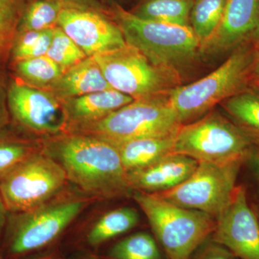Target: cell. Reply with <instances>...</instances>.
<instances>
[{
    "mask_svg": "<svg viewBox=\"0 0 259 259\" xmlns=\"http://www.w3.org/2000/svg\"><path fill=\"white\" fill-rule=\"evenodd\" d=\"M57 26L88 57L126 46L118 25L108 14L102 12L64 7L59 15Z\"/></svg>",
    "mask_w": 259,
    "mask_h": 259,
    "instance_id": "13",
    "label": "cell"
},
{
    "mask_svg": "<svg viewBox=\"0 0 259 259\" xmlns=\"http://www.w3.org/2000/svg\"><path fill=\"white\" fill-rule=\"evenodd\" d=\"M66 8L77 9L95 10L108 14L109 9L103 6L98 0H60ZM109 15V14H108Z\"/></svg>",
    "mask_w": 259,
    "mask_h": 259,
    "instance_id": "32",
    "label": "cell"
},
{
    "mask_svg": "<svg viewBox=\"0 0 259 259\" xmlns=\"http://www.w3.org/2000/svg\"><path fill=\"white\" fill-rule=\"evenodd\" d=\"M44 259H52V258H44Z\"/></svg>",
    "mask_w": 259,
    "mask_h": 259,
    "instance_id": "41",
    "label": "cell"
},
{
    "mask_svg": "<svg viewBox=\"0 0 259 259\" xmlns=\"http://www.w3.org/2000/svg\"><path fill=\"white\" fill-rule=\"evenodd\" d=\"M32 152L28 143L13 136L10 127L0 133V177Z\"/></svg>",
    "mask_w": 259,
    "mask_h": 259,
    "instance_id": "29",
    "label": "cell"
},
{
    "mask_svg": "<svg viewBox=\"0 0 259 259\" xmlns=\"http://www.w3.org/2000/svg\"><path fill=\"white\" fill-rule=\"evenodd\" d=\"M175 135L143 138L115 145L126 172L138 171L173 153Z\"/></svg>",
    "mask_w": 259,
    "mask_h": 259,
    "instance_id": "18",
    "label": "cell"
},
{
    "mask_svg": "<svg viewBox=\"0 0 259 259\" xmlns=\"http://www.w3.org/2000/svg\"><path fill=\"white\" fill-rule=\"evenodd\" d=\"M112 89L93 56H89L65 71L48 90L61 101Z\"/></svg>",
    "mask_w": 259,
    "mask_h": 259,
    "instance_id": "17",
    "label": "cell"
},
{
    "mask_svg": "<svg viewBox=\"0 0 259 259\" xmlns=\"http://www.w3.org/2000/svg\"><path fill=\"white\" fill-rule=\"evenodd\" d=\"M8 214L9 212L5 207L3 199L0 197V243L3 240V236H4L5 228H6L7 222H8Z\"/></svg>",
    "mask_w": 259,
    "mask_h": 259,
    "instance_id": "33",
    "label": "cell"
},
{
    "mask_svg": "<svg viewBox=\"0 0 259 259\" xmlns=\"http://www.w3.org/2000/svg\"><path fill=\"white\" fill-rule=\"evenodd\" d=\"M109 16L118 25L126 44L137 49L152 64L181 76L201 55L200 44L191 27L148 21L119 5L109 8Z\"/></svg>",
    "mask_w": 259,
    "mask_h": 259,
    "instance_id": "2",
    "label": "cell"
},
{
    "mask_svg": "<svg viewBox=\"0 0 259 259\" xmlns=\"http://www.w3.org/2000/svg\"><path fill=\"white\" fill-rule=\"evenodd\" d=\"M169 93L134 100L102 120L83 126V131L114 145L173 136L182 125L170 102Z\"/></svg>",
    "mask_w": 259,
    "mask_h": 259,
    "instance_id": "6",
    "label": "cell"
},
{
    "mask_svg": "<svg viewBox=\"0 0 259 259\" xmlns=\"http://www.w3.org/2000/svg\"><path fill=\"white\" fill-rule=\"evenodd\" d=\"M256 91H258L259 93V83H257V88H256Z\"/></svg>",
    "mask_w": 259,
    "mask_h": 259,
    "instance_id": "40",
    "label": "cell"
},
{
    "mask_svg": "<svg viewBox=\"0 0 259 259\" xmlns=\"http://www.w3.org/2000/svg\"><path fill=\"white\" fill-rule=\"evenodd\" d=\"M0 259H7L6 258H5V257L4 256V255H3V254H2L1 252H0Z\"/></svg>",
    "mask_w": 259,
    "mask_h": 259,
    "instance_id": "38",
    "label": "cell"
},
{
    "mask_svg": "<svg viewBox=\"0 0 259 259\" xmlns=\"http://www.w3.org/2000/svg\"><path fill=\"white\" fill-rule=\"evenodd\" d=\"M198 251L194 253L190 259H234L235 257L227 248L212 241L201 245Z\"/></svg>",
    "mask_w": 259,
    "mask_h": 259,
    "instance_id": "31",
    "label": "cell"
},
{
    "mask_svg": "<svg viewBox=\"0 0 259 259\" xmlns=\"http://www.w3.org/2000/svg\"><path fill=\"white\" fill-rule=\"evenodd\" d=\"M8 107L16 125L34 132L56 134L67 118L62 102L51 92L18 80L10 81Z\"/></svg>",
    "mask_w": 259,
    "mask_h": 259,
    "instance_id": "11",
    "label": "cell"
},
{
    "mask_svg": "<svg viewBox=\"0 0 259 259\" xmlns=\"http://www.w3.org/2000/svg\"><path fill=\"white\" fill-rule=\"evenodd\" d=\"M252 161L255 168V175L259 182V148L254 153H252Z\"/></svg>",
    "mask_w": 259,
    "mask_h": 259,
    "instance_id": "35",
    "label": "cell"
},
{
    "mask_svg": "<svg viewBox=\"0 0 259 259\" xmlns=\"http://www.w3.org/2000/svg\"><path fill=\"white\" fill-rule=\"evenodd\" d=\"M67 178L90 193L122 197L133 191L115 145L93 136H74L58 144Z\"/></svg>",
    "mask_w": 259,
    "mask_h": 259,
    "instance_id": "1",
    "label": "cell"
},
{
    "mask_svg": "<svg viewBox=\"0 0 259 259\" xmlns=\"http://www.w3.org/2000/svg\"><path fill=\"white\" fill-rule=\"evenodd\" d=\"M18 81L32 87L47 90L64 74L60 66L47 56L32 58L12 63Z\"/></svg>",
    "mask_w": 259,
    "mask_h": 259,
    "instance_id": "21",
    "label": "cell"
},
{
    "mask_svg": "<svg viewBox=\"0 0 259 259\" xmlns=\"http://www.w3.org/2000/svg\"><path fill=\"white\" fill-rule=\"evenodd\" d=\"M251 79L256 83H259V51H256L254 62L252 66Z\"/></svg>",
    "mask_w": 259,
    "mask_h": 259,
    "instance_id": "34",
    "label": "cell"
},
{
    "mask_svg": "<svg viewBox=\"0 0 259 259\" xmlns=\"http://www.w3.org/2000/svg\"><path fill=\"white\" fill-rule=\"evenodd\" d=\"M111 259H161L157 243L147 233H137L117 242L107 253Z\"/></svg>",
    "mask_w": 259,
    "mask_h": 259,
    "instance_id": "27",
    "label": "cell"
},
{
    "mask_svg": "<svg viewBox=\"0 0 259 259\" xmlns=\"http://www.w3.org/2000/svg\"><path fill=\"white\" fill-rule=\"evenodd\" d=\"M28 0H0V66L10 60L12 48Z\"/></svg>",
    "mask_w": 259,
    "mask_h": 259,
    "instance_id": "24",
    "label": "cell"
},
{
    "mask_svg": "<svg viewBox=\"0 0 259 259\" xmlns=\"http://www.w3.org/2000/svg\"><path fill=\"white\" fill-rule=\"evenodd\" d=\"M233 122L259 142V93L247 89L221 103Z\"/></svg>",
    "mask_w": 259,
    "mask_h": 259,
    "instance_id": "20",
    "label": "cell"
},
{
    "mask_svg": "<svg viewBox=\"0 0 259 259\" xmlns=\"http://www.w3.org/2000/svg\"><path fill=\"white\" fill-rule=\"evenodd\" d=\"M255 141L239 126L218 111L182 125L175 138L173 153L198 162L223 163L247 158Z\"/></svg>",
    "mask_w": 259,
    "mask_h": 259,
    "instance_id": "5",
    "label": "cell"
},
{
    "mask_svg": "<svg viewBox=\"0 0 259 259\" xmlns=\"http://www.w3.org/2000/svg\"><path fill=\"white\" fill-rule=\"evenodd\" d=\"M93 57L110 87L134 100L168 94L182 85L180 74L152 64L127 44Z\"/></svg>",
    "mask_w": 259,
    "mask_h": 259,
    "instance_id": "8",
    "label": "cell"
},
{
    "mask_svg": "<svg viewBox=\"0 0 259 259\" xmlns=\"http://www.w3.org/2000/svg\"><path fill=\"white\" fill-rule=\"evenodd\" d=\"M245 158L223 163L199 162L187 180L174 188L154 194L180 207L218 218L231 202Z\"/></svg>",
    "mask_w": 259,
    "mask_h": 259,
    "instance_id": "10",
    "label": "cell"
},
{
    "mask_svg": "<svg viewBox=\"0 0 259 259\" xmlns=\"http://www.w3.org/2000/svg\"><path fill=\"white\" fill-rule=\"evenodd\" d=\"M250 41L254 47L255 50L259 51V20L256 28H255V31L253 32L251 38H250Z\"/></svg>",
    "mask_w": 259,
    "mask_h": 259,
    "instance_id": "36",
    "label": "cell"
},
{
    "mask_svg": "<svg viewBox=\"0 0 259 259\" xmlns=\"http://www.w3.org/2000/svg\"><path fill=\"white\" fill-rule=\"evenodd\" d=\"M107 2H110L112 5H120V3L122 2L127 1V0H107Z\"/></svg>",
    "mask_w": 259,
    "mask_h": 259,
    "instance_id": "37",
    "label": "cell"
},
{
    "mask_svg": "<svg viewBox=\"0 0 259 259\" xmlns=\"http://www.w3.org/2000/svg\"><path fill=\"white\" fill-rule=\"evenodd\" d=\"M133 196L168 259H190L212 236L215 218L210 214L180 207L154 193L135 191Z\"/></svg>",
    "mask_w": 259,
    "mask_h": 259,
    "instance_id": "4",
    "label": "cell"
},
{
    "mask_svg": "<svg viewBox=\"0 0 259 259\" xmlns=\"http://www.w3.org/2000/svg\"><path fill=\"white\" fill-rule=\"evenodd\" d=\"M235 259V258H234Z\"/></svg>",
    "mask_w": 259,
    "mask_h": 259,
    "instance_id": "42",
    "label": "cell"
},
{
    "mask_svg": "<svg viewBox=\"0 0 259 259\" xmlns=\"http://www.w3.org/2000/svg\"><path fill=\"white\" fill-rule=\"evenodd\" d=\"M83 259H98V258H96V257L90 256V257H88V258H83Z\"/></svg>",
    "mask_w": 259,
    "mask_h": 259,
    "instance_id": "39",
    "label": "cell"
},
{
    "mask_svg": "<svg viewBox=\"0 0 259 259\" xmlns=\"http://www.w3.org/2000/svg\"><path fill=\"white\" fill-rule=\"evenodd\" d=\"M47 56L59 65L64 73L88 57L59 26L53 29L52 42Z\"/></svg>",
    "mask_w": 259,
    "mask_h": 259,
    "instance_id": "28",
    "label": "cell"
},
{
    "mask_svg": "<svg viewBox=\"0 0 259 259\" xmlns=\"http://www.w3.org/2000/svg\"><path fill=\"white\" fill-rule=\"evenodd\" d=\"M255 54L251 41L245 42L210 74L170 92V102L182 125L198 120L215 105L248 89Z\"/></svg>",
    "mask_w": 259,
    "mask_h": 259,
    "instance_id": "3",
    "label": "cell"
},
{
    "mask_svg": "<svg viewBox=\"0 0 259 259\" xmlns=\"http://www.w3.org/2000/svg\"><path fill=\"white\" fill-rule=\"evenodd\" d=\"M83 206L82 201L71 199L9 212L0 252L7 259H19L49 245L77 217Z\"/></svg>",
    "mask_w": 259,
    "mask_h": 259,
    "instance_id": "7",
    "label": "cell"
},
{
    "mask_svg": "<svg viewBox=\"0 0 259 259\" xmlns=\"http://www.w3.org/2000/svg\"><path fill=\"white\" fill-rule=\"evenodd\" d=\"M136 209L129 207L114 209L102 216L88 235L91 245H98L133 229L139 223Z\"/></svg>",
    "mask_w": 259,
    "mask_h": 259,
    "instance_id": "22",
    "label": "cell"
},
{
    "mask_svg": "<svg viewBox=\"0 0 259 259\" xmlns=\"http://www.w3.org/2000/svg\"><path fill=\"white\" fill-rule=\"evenodd\" d=\"M5 66H0V133L10 127L11 124L8 107V88L10 80L8 79Z\"/></svg>",
    "mask_w": 259,
    "mask_h": 259,
    "instance_id": "30",
    "label": "cell"
},
{
    "mask_svg": "<svg viewBox=\"0 0 259 259\" xmlns=\"http://www.w3.org/2000/svg\"><path fill=\"white\" fill-rule=\"evenodd\" d=\"M259 20V0H228L222 21L201 55L218 56L250 40Z\"/></svg>",
    "mask_w": 259,
    "mask_h": 259,
    "instance_id": "14",
    "label": "cell"
},
{
    "mask_svg": "<svg viewBox=\"0 0 259 259\" xmlns=\"http://www.w3.org/2000/svg\"><path fill=\"white\" fill-rule=\"evenodd\" d=\"M211 236L235 258L259 259V221L248 204L243 187H236L231 202L215 218Z\"/></svg>",
    "mask_w": 259,
    "mask_h": 259,
    "instance_id": "12",
    "label": "cell"
},
{
    "mask_svg": "<svg viewBox=\"0 0 259 259\" xmlns=\"http://www.w3.org/2000/svg\"><path fill=\"white\" fill-rule=\"evenodd\" d=\"M228 0H194L190 15L191 28L201 47L208 41L222 21Z\"/></svg>",
    "mask_w": 259,
    "mask_h": 259,
    "instance_id": "23",
    "label": "cell"
},
{
    "mask_svg": "<svg viewBox=\"0 0 259 259\" xmlns=\"http://www.w3.org/2000/svg\"><path fill=\"white\" fill-rule=\"evenodd\" d=\"M64 5L60 0H28L18 31L44 30L57 26Z\"/></svg>",
    "mask_w": 259,
    "mask_h": 259,
    "instance_id": "25",
    "label": "cell"
},
{
    "mask_svg": "<svg viewBox=\"0 0 259 259\" xmlns=\"http://www.w3.org/2000/svg\"><path fill=\"white\" fill-rule=\"evenodd\" d=\"M66 179L60 163L32 152L0 177V197L8 212H25L47 202Z\"/></svg>",
    "mask_w": 259,
    "mask_h": 259,
    "instance_id": "9",
    "label": "cell"
},
{
    "mask_svg": "<svg viewBox=\"0 0 259 259\" xmlns=\"http://www.w3.org/2000/svg\"><path fill=\"white\" fill-rule=\"evenodd\" d=\"M53 29L18 31L10 54L11 63L47 56L52 42Z\"/></svg>",
    "mask_w": 259,
    "mask_h": 259,
    "instance_id": "26",
    "label": "cell"
},
{
    "mask_svg": "<svg viewBox=\"0 0 259 259\" xmlns=\"http://www.w3.org/2000/svg\"><path fill=\"white\" fill-rule=\"evenodd\" d=\"M199 162L185 155L171 153L152 164L127 174L131 190L158 193L177 187L192 175Z\"/></svg>",
    "mask_w": 259,
    "mask_h": 259,
    "instance_id": "15",
    "label": "cell"
},
{
    "mask_svg": "<svg viewBox=\"0 0 259 259\" xmlns=\"http://www.w3.org/2000/svg\"><path fill=\"white\" fill-rule=\"evenodd\" d=\"M134 100L128 95L112 89L61 102L67 118L83 127L102 120Z\"/></svg>",
    "mask_w": 259,
    "mask_h": 259,
    "instance_id": "16",
    "label": "cell"
},
{
    "mask_svg": "<svg viewBox=\"0 0 259 259\" xmlns=\"http://www.w3.org/2000/svg\"><path fill=\"white\" fill-rule=\"evenodd\" d=\"M193 3L194 0H141L130 12L148 21L190 27V15Z\"/></svg>",
    "mask_w": 259,
    "mask_h": 259,
    "instance_id": "19",
    "label": "cell"
}]
</instances>
